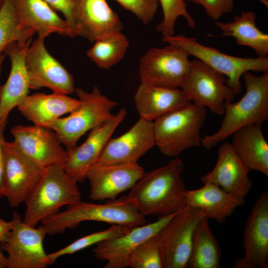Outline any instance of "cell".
Listing matches in <instances>:
<instances>
[{
	"label": "cell",
	"mask_w": 268,
	"mask_h": 268,
	"mask_svg": "<svg viewBox=\"0 0 268 268\" xmlns=\"http://www.w3.org/2000/svg\"><path fill=\"white\" fill-rule=\"evenodd\" d=\"M183 170V161L174 158L163 166L145 172L126 198L144 216L176 213L186 206Z\"/></svg>",
	"instance_id": "obj_1"
},
{
	"label": "cell",
	"mask_w": 268,
	"mask_h": 268,
	"mask_svg": "<svg viewBox=\"0 0 268 268\" xmlns=\"http://www.w3.org/2000/svg\"><path fill=\"white\" fill-rule=\"evenodd\" d=\"M242 77L246 92L237 102L224 104L223 119L214 133L202 137L201 144L210 150L237 130L261 124L268 119V71L256 75L247 71Z\"/></svg>",
	"instance_id": "obj_2"
},
{
	"label": "cell",
	"mask_w": 268,
	"mask_h": 268,
	"mask_svg": "<svg viewBox=\"0 0 268 268\" xmlns=\"http://www.w3.org/2000/svg\"><path fill=\"white\" fill-rule=\"evenodd\" d=\"M86 221L102 222L130 228L147 223L145 216L126 196H123L119 199L108 200L104 204L80 201L67 205L65 210L42 221L40 225L47 235L52 236L62 234L66 229L73 228Z\"/></svg>",
	"instance_id": "obj_3"
},
{
	"label": "cell",
	"mask_w": 268,
	"mask_h": 268,
	"mask_svg": "<svg viewBox=\"0 0 268 268\" xmlns=\"http://www.w3.org/2000/svg\"><path fill=\"white\" fill-rule=\"evenodd\" d=\"M77 182L60 165L48 166L24 201L25 223L36 227L64 206L81 201Z\"/></svg>",
	"instance_id": "obj_4"
},
{
	"label": "cell",
	"mask_w": 268,
	"mask_h": 268,
	"mask_svg": "<svg viewBox=\"0 0 268 268\" xmlns=\"http://www.w3.org/2000/svg\"><path fill=\"white\" fill-rule=\"evenodd\" d=\"M206 115L205 108L189 102L157 118L153 122L155 146L171 157L199 147Z\"/></svg>",
	"instance_id": "obj_5"
},
{
	"label": "cell",
	"mask_w": 268,
	"mask_h": 268,
	"mask_svg": "<svg viewBox=\"0 0 268 268\" xmlns=\"http://www.w3.org/2000/svg\"><path fill=\"white\" fill-rule=\"evenodd\" d=\"M74 92L80 105L66 117L59 118L46 127L54 131L61 143L67 150L76 146L80 138L111 119L112 110L118 103L102 94L97 86L90 92L76 88Z\"/></svg>",
	"instance_id": "obj_6"
},
{
	"label": "cell",
	"mask_w": 268,
	"mask_h": 268,
	"mask_svg": "<svg viewBox=\"0 0 268 268\" xmlns=\"http://www.w3.org/2000/svg\"><path fill=\"white\" fill-rule=\"evenodd\" d=\"M162 41L183 48L189 55L224 75L235 96L242 90L241 78L247 71H268V58H242L223 53L215 48L204 45L196 38L183 35L162 37Z\"/></svg>",
	"instance_id": "obj_7"
},
{
	"label": "cell",
	"mask_w": 268,
	"mask_h": 268,
	"mask_svg": "<svg viewBox=\"0 0 268 268\" xmlns=\"http://www.w3.org/2000/svg\"><path fill=\"white\" fill-rule=\"evenodd\" d=\"M12 228L0 249L7 254L6 268H46L53 263L45 251L43 240L47 234L44 228L23 222L16 211L12 213Z\"/></svg>",
	"instance_id": "obj_8"
},
{
	"label": "cell",
	"mask_w": 268,
	"mask_h": 268,
	"mask_svg": "<svg viewBox=\"0 0 268 268\" xmlns=\"http://www.w3.org/2000/svg\"><path fill=\"white\" fill-rule=\"evenodd\" d=\"M189 56L183 48L173 44L150 48L139 61L141 82L181 88L191 70Z\"/></svg>",
	"instance_id": "obj_9"
},
{
	"label": "cell",
	"mask_w": 268,
	"mask_h": 268,
	"mask_svg": "<svg viewBox=\"0 0 268 268\" xmlns=\"http://www.w3.org/2000/svg\"><path fill=\"white\" fill-rule=\"evenodd\" d=\"M181 88L190 102L218 115L223 114L224 104L235 96L224 75L196 59L191 61L190 73Z\"/></svg>",
	"instance_id": "obj_10"
},
{
	"label": "cell",
	"mask_w": 268,
	"mask_h": 268,
	"mask_svg": "<svg viewBox=\"0 0 268 268\" xmlns=\"http://www.w3.org/2000/svg\"><path fill=\"white\" fill-rule=\"evenodd\" d=\"M205 217L199 209L185 206L177 212L158 233L164 268H186L195 228Z\"/></svg>",
	"instance_id": "obj_11"
},
{
	"label": "cell",
	"mask_w": 268,
	"mask_h": 268,
	"mask_svg": "<svg viewBox=\"0 0 268 268\" xmlns=\"http://www.w3.org/2000/svg\"><path fill=\"white\" fill-rule=\"evenodd\" d=\"M5 197L17 207L24 203L45 168L24 153L14 141L3 144Z\"/></svg>",
	"instance_id": "obj_12"
},
{
	"label": "cell",
	"mask_w": 268,
	"mask_h": 268,
	"mask_svg": "<svg viewBox=\"0 0 268 268\" xmlns=\"http://www.w3.org/2000/svg\"><path fill=\"white\" fill-rule=\"evenodd\" d=\"M44 40L37 38L28 48L25 58L30 89L42 87L69 94L75 91L72 75L47 51Z\"/></svg>",
	"instance_id": "obj_13"
},
{
	"label": "cell",
	"mask_w": 268,
	"mask_h": 268,
	"mask_svg": "<svg viewBox=\"0 0 268 268\" xmlns=\"http://www.w3.org/2000/svg\"><path fill=\"white\" fill-rule=\"evenodd\" d=\"M243 257L233 268L268 267V193L263 192L248 217L244 230Z\"/></svg>",
	"instance_id": "obj_14"
},
{
	"label": "cell",
	"mask_w": 268,
	"mask_h": 268,
	"mask_svg": "<svg viewBox=\"0 0 268 268\" xmlns=\"http://www.w3.org/2000/svg\"><path fill=\"white\" fill-rule=\"evenodd\" d=\"M126 115V109L121 108L111 119L91 130L81 145L67 150L68 157L64 170L68 176L77 183H82L86 179L88 170L97 162Z\"/></svg>",
	"instance_id": "obj_15"
},
{
	"label": "cell",
	"mask_w": 268,
	"mask_h": 268,
	"mask_svg": "<svg viewBox=\"0 0 268 268\" xmlns=\"http://www.w3.org/2000/svg\"><path fill=\"white\" fill-rule=\"evenodd\" d=\"M155 146L153 122L140 118L127 132L109 140L95 163H136Z\"/></svg>",
	"instance_id": "obj_16"
},
{
	"label": "cell",
	"mask_w": 268,
	"mask_h": 268,
	"mask_svg": "<svg viewBox=\"0 0 268 268\" xmlns=\"http://www.w3.org/2000/svg\"><path fill=\"white\" fill-rule=\"evenodd\" d=\"M10 133L14 141L29 157L46 168L58 165L65 167L67 150L62 146L56 133L50 128L37 126L17 125Z\"/></svg>",
	"instance_id": "obj_17"
},
{
	"label": "cell",
	"mask_w": 268,
	"mask_h": 268,
	"mask_svg": "<svg viewBox=\"0 0 268 268\" xmlns=\"http://www.w3.org/2000/svg\"><path fill=\"white\" fill-rule=\"evenodd\" d=\"M144 173L137 163H95L86 174L90 187V198L94 201L115 200L121 193L130 190Z\"/></svg>",
	"instance_id": "obj_18"
},
{
	"label": "cell",
	"mask_w": 268,
	"mask_h": 268,
	"mask_svg": "<svg viewBox=\"0 0 268 268\" xmlns=\"http://www.w3.org/2000/svg\"><path fill=\"white\" fill-rule=\"evenodd\" d=\"M175 213L160 215L156 221L130 228L118 237L97 243L93 249L94 256L107 262L104 268H127L133 251L145 240L158 233Z\"/></svg>",
	"instance_id": "obj_19"
},
{
	"label": "cell",
	"mask_w": 268,
	"mask_h": 268,
	"mask_svg": "<svg viewBox=\"0 0 268 268\" xmlns=\"http://www.w3.org/2000/svg\"><path fill=\"white\" fill-rule=\"evenodd\" d=\"M73 16L75 37L91 42L123 29L119 15L106 0H75Z\"/></svg>",
	"instance_id": "obj_20"
},
{
	"label": "cell",
	"mask_w": 268,
	"mask_h": 268,
	"mask_svg": "<svg viewBox=\"0 0 268 268\" xmlns=\"http://www.w3.org/2000/svg\"><path fill=\"white\" fill-rule=\"evenodd\" d=\"M222 142L218 148L215 165L211 171L201 177V181L202 184H214L234 197L244 199L252 187L250 171L231 143Z\"/></svg>",
	"instance_id": "obj_21"
},
{
	"label": "cell",
	"mask_w": 268,
	"mask_h": 268,
	"mask_svg": "<svg viewBox=\"0 0 268 268\" xmlns=\"http://www.w3.org/2000/svg\"><path fill=\"white\" fill-rule=\"evenodd\" d=\"M32 39L12 42L4 50L10 60L11 68L6 82L0 87V119L7 117L28 95L29 81L25 58Z\"/></svg>",
	"instance_id": "obj_22"
},
{
	"label": "cell",
	"mask_w": 268,
	"mask_h": 268,
	"mask_svg": "<svg viewBox=\"0 0 268 268\" xmlns=\"http://www.w3.org/2000/svg\"><path fill=\"white\" fill-rule=\"evenodd\" d=\"M19 21L45 39L52 33L75 37L65 19L62 18L43 0H13Z\"/></svg>",
	"instance_id": "obj_23"
},
{
	"label": "cell",
	"mask_w": 268,
	"mask_h": 268,
	"mask_svg": "<svg viewBox=\"0 0 268 268\" xmlns=\"http://www.w3.org/2000/svg\"><path fill=\"white\" fill-rule=\"evenodd\" d=\"M140 118L152 121L190 102L180 88H171L141 82L134 96Z\"/></svg>",
	"instance_id": "obj_24"
},
{
	"label": "cell",
	"mask_w": 268,
	"mask_h": 268,
	"mask_svg": "<svg viewBox=\"0 0 268 268\" xmlns=\"http://www.w3.org/2000/svg\"><path fill=\"white\" fill-rule=\"evenodd\" d=\"M80 105L78 99L53 92L28 95L17 107L18 111L34 125L46 127L62 116L70 113Z\"/></svg>",
	"instance_id": "obj_25"
},
{
	"label": "cell",
	"mask_w": 268,
	"mask_h": 268,
	"mask_svg": "<svg viewBox=\"0 0 268 268\" xmlns=\"http://www.w3.org/2000/svg\"><path fill=\"white\" fill-rule=\"evenodd\" d=\"M203 184L199 189L186 190L185 203L201 210L208 219L223 223L245 202L244 199L234 197L214 184Z\"/></svg>",
	"instance_id": "obj_26"
},
{
	"label": "cell",
	"mask_w": 268,
	"mask_h": 268,
	"mask_svg": "<svg viewBox=\"0 0 268 268\" xmlns=\"http://www.w3.org/2000/svg\"><path fill=\"white\" fill-rule=\"evenodd\" d=\"M262 124L243 127L232 135L231 145L237 155L251 171L268 176V143L264 135Z\"/></svg>",
	"instance_id": "obj_27"
},
{
	"label": "cell",
	"mask_w": 268,
	"mask_h": 268,
	"mask_svg": "<svg viewBox=\"0 0 268 268\" xmlns=\"http://www.w3.org/2000/svg\"><path fill=\"white\" fill-rule=\"evenodd\" d=\"M256 16L251 10L242 12L231 22L216 21L222 37H232L238 45L252 48L258 57H265L268 54V34L256 26Z\"/></svg>",
	"instance_id": "obj_28"
},
{
	"label": "cell",
	"mask_w": 268,
	"mask_h": 268,
	"mask_svg": "<svg viewBox=\"0 0 268 268\" xmlns=\"http://www.w3.org/2000/svg\"><path fill=\"white\" fill-rule=\"evenodd\" d=\"M208 218L197 224L193 237L189 268H219L221 249L209 227Z\"/></svg>",
	"instance_id": "obj_29"
},
{
	"label": "cell",
	"mask_w": 268,
	"mask_h": 268,
	"mask_svg": "<svg viewBox=\"0 0 268 268\" xmlns=\"http://www.w3.org/2000/svg\"><path fill=\"white\" fill-rule=\"evenodd\" d=\"M129 45L127 37L122 32H115L94 41L86 55L97 67L107 69L123 59Z\"/></svg>",
	"instance_id": "obj_30"
},
{
	"label": "cell",
	"mask_w": 268,
	"mask_h": 268,
	"mask_svg": "<svg viewBox=\"0 0 268 268\" xmlns=\"http://www.w3.org/2000/svg\"><path fill=\"white\" fill-rule=\"evenodd\" d=\"M35 34L19 21L13 0H4L0 8V54L11 43L26 41Z\"/></svg>",
	"instance_id": "obj_31"
},
{
	"label": "cell",
	"mask_w": 268,
	"mask_h": 268,
	"mask_svg": "<svg viewBox=\"0 0 268 268\" xmlns=\"http://www.w3.org/2000/svg\"><path fill=\"white\" fill-rule=\"evenodd\" d=\"M131 268H164L158 233L146 239L131 254L127 264Z\"/></svg>",
	"instance_id": "obj_32"
},
{
	"label": "cell",
	"mask_w": 268,
	"mask_h": 268,
	"mask_svg": "<svg viewBox=\"0 0 268 268\" xmlns=\"http://www.w3.org/2000/svg\"><path fill=\"white\" fill-rule=\"evenodd\" d=\"M157 0L161 6L163 16L162 20L156 28L163 37L174 35L175 23L177 18L180 16L185 19L190 27L194 28L196 26V21L188 12L185 0Z\"/></svg>",
	"instance_id": "obj_33"
},
{
	"label": "cell",
	"mask_w": 268,
	"mask_h": 268,
	"mask_svg": "<svg viewBox=\"0 0 268 268\" xmlns=\"http://www.w3.org/2000/svg\"><path fill=\"white\" fill-rule=\"evenodd\" d=\"M130 228L113 224L108 229L94 232L80 238L65 247L48 254L49 259L54 263L57 259L67 255H72L93 245L107 239L118 237Z\"/></svg>",
	"instance_id": "obj_34"
},
{
	"label": "cell",
	"mask_w": 268,
	"mask_h": 268,
	"mask_svg": "<svg viewBox=\"0 0 268 268\" xmlns=\"http://www.w3.org/2000/svg\"><path fill=\"white\" fill-rule=\"evenodd\" d=\"M131 11L143 24H147L154 18L158 7L157 0H116Z\"/></svg>",
	"instance_id": "obj_35"
},
{
	"label": "cell",
	"mask_w": 268,
	"mask_h": 268,
	"mask_svg": "<svg viewBox=\"0 0 268 268\" xmlns=\"http://www.w3.org/2000/svg\"><path fill=\"white\" fill-rule=\"evenodd\" d=\"M201 6L207 15L218 20L224 15L231 12L234 7V0H184Z\"/></svg>",
	"instance_id": "obj_36"
},
{
	"label": "cell",
	"mask_w": 268,
	"mask_h": 268,
	"mask_svg": "<svg viewBox=\"0 0 268 268\" xmlns=\"http://www.w3.org/2000/svg\"><path fill=\"white\" fill-rule=\"evenodd\" d=\"M56 11L61 12L70 27L74 36L73 8L75 0H43Z\"/></svg>",
	"instance_id": "obj_37"
},
{
	"label": "cell",
	"mask_w": 268,
	"mask_h": 268,
	"mask_svg": "<svg viewBox=\"0 0 268 268\" xmlns=\"http://www.w3.org/2000/svg\"><path fill=\"white\" fill-rule=\"evenodd\" d=\"M7 120V117L0 119V200L5 197L3 144L4 141L3 131L6 125Z\"/></svg>",
	"instance_id": "obj_38"
},
{
	"label": "cell",
	"mask_w": 268,
	"mask_h": 268,
	"mask_svg": "<svg viewBox=\"0 0 268 268\" xmlns=\"http://www.w3.org/2000/svg\"><path fill=\"white\" fill-rule=\"evenodd\" d=\"M12 228L11 221H6L0 219V242L3 241Z\"/></svg>",
	"instance_id": "obj_39"
},
{
	"label": "cell",
	"mask_w": 268,
	"mask_h": 268,
	"mask_svg": "<svg viewBox=\"0 0 268 268\" xmlns=\"http://www.w3.org/2000/svg\"><path fill=\"white\" fill-rule=\"evenodd\" d=\"M6 257L4 255L2 251L0 249V268H6Z\"/></svg>",
	"instance_id": "obj_40"
},
{
	"label": "cell",
	"mask_w": 268,
	"mask_h": 268,
	"mask_svg": "<svg viewBox=\"0 0 268 268\" xmlns=\"http://www.w3.org/2000/svg\"><path fill=\"white\" fill-rule=\"evenodd\" d=\"M4 57H5V54H3L2 53L0 54V75L1 73L2 65L4 59ZM0 87L1 86H0Z\"/></svg>",
	"instance_id": "obj_41"
},
{
	"label": "cell",
	"mask_w": 268,
	"mask_h": 268,
	"mask_svg": "<svg viewBox=\"0 0 268 268\" xmlns=\"http://www.w3.org/2000/svg\"><path fill=\"white\" fill-rule=\"evenodd\" d=\"M3 1L4 0H0V8H1L2 4H3Z\"/></svg>",
	"instance_id": "obj_42"
}]
</instances>
